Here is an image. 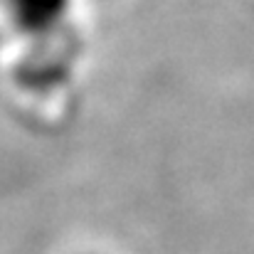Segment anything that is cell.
<instances>
[{
	"instance_id": "obj_1",
	"label": "cell",
	"mask_w": 254,
	"mask_h": 254,
	"mask_svg": "<svg viewBox=\"0 0 254 254\" xmlns=\"http://www.w3.org/2000/svg\"><path fill=\"white\" fill-rule=\"evenodd\" d=\"M74 0H2V10L15 30L30 37H45L57 32Z\"/></svg>"
}]
</instances>
